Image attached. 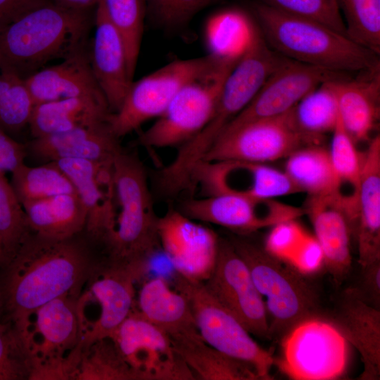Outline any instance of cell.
Segmentation results:
<instances>
[{
  "label": "cell",
  "instance_id": "24",
  "mask_svg": "<svg viewBox=\"0 0 380 380\" xmlns=\"http://www.w3.org/2000/svg\"><path fill=\"white\" fill-rule=\"evenodd\" d=\"M355 236L358 262L365 267L380 260V136L362 153Z\"/></svg>",
  "mask_w": 380,
  "mask_h": 380
},
{
  "label": "cell",
  "instance_id": "15",
  "mask_svg": "<svg viewBox=\"0 0 380 380\" xmlns=\"http://www.w3.org/2000/svg\"><path fill=\"white\" fill-rule=\"evenodd\" d=\"M210 293L255 336L269 338L265 301L250 271L229 239L220 236L210 277L203 281Z\"/></svg>",
  "mask_w": 380,
  "mask_h": 380
},
{
  "label": "cell",
  "instance_id": "29",
  "mask_svg": "<svg viewBox=\"0 0 380 380\" xmlns=\"http://www.w3.org/2000/svg\"><path fill=\"white\" fill-rule=\"evenodd\" d=\"M110 113L105 99L68 98L36 104L28 127L35 138L105 122Z\"/></svg>",
  "mask_w": 380,
  "mask_h": 380
},
{
  "label": "cell",
  "instance_id": "23",
  "mask_svg": "<svg viewBox=\"0 0 380 380\" xmlns=\"http://www.w3.org/2000/svg\"><path fill=\"white\" fill-rule=\"evenodd\" d=\"M26 145L28 153L46 162L67 158L110 161L122 147L108 121L35 137Z\"/></svg>",
  "mask_w": 380,
  "mask_h": 380
},
{
  "label": "cell",
  "instance_id": "39",
  "mask_svg": "<svg viewBox=\"0 0 380 380\" xmlns=\"http://www.w3.org/2000/svg\"><path fill=\"white\" fill-rule=\"evenodd\" d=\"M346 35L380 55V0H337Z\"/></svg>",
  "mask_w": 380,
  "mask_h": 380
},
{
  "label": "cell",
  "instance_id": "51",
  "mask_svg": "<svg viewBox=\"0 0 380 380\" xmlns=\"http://www.w3.org/2000/svg\"><path fill=\"white\" fill-rule=\"evenodd\" d=\"M3 313V300H2V295H1V291L0 287V320H1V316Z\"/></svg>",
  "mask_w": 380,
  "mask_h": 380
},
{
  "label": "cell",
  "instance_id": "19",
  "mask_svg": "<svg viewBox=\"0 0 380 380\" xmlns=\"http://www.w3.org/2000/svg\"><path fill=\"white\" fill-rule=\"evenodd\" d=\"M198 183L210 195L231 194L262 199L300 192L284 171L267 163L240 160L201 163L193 175L194 186Z\"/></svg>",
  "mask_w": 380,
  "mask_h": 380
},
{
  "label": "cell",
  "instance_id": "4",
  "mask_svg": "<svg viewBox=\"0 0 380 380\" xmlns=\"http://www.w3.org/2000/svg\"><path fill=\"white\" fill-rule=\"evenodd\" d=\"M253 10L266 42L289 60L348 75L380 68L379 55L322 23L258 2Z\"/></svg>",
  "mask_w": 380,
  "mask_h": 380
},
{
  "label": "cell",
  "instance_id": "36",
  "mask_svg": "<svg viewBox=\"0 0 380 380\" xmlns=\"http://www.w3.org/2000/svg\"><path fill=\"white\" fill-rule=\"evenodd\" d=\"M75 380H139L110 337L99 339L81 353Z\"/></svg>",
  "mask_w": 380,
  "mask_h": 380
},
{
  "label": "cell",
  "instance_id": "35",
  "mask_svg": "<svg viewBox=\"0 0 380 380\" xmlns=\"http://www.w3.org/2000/svg\"><path fill=\"white\" fill-rule=\"evenodd\" d=\"M10 183L22 205L75 192L69 178L54 161L36 167L25 163L11 172Z\"/></svg>",
  "mask_w": 380,
  "mask_h": 380
},
{
  "label": "cell",
  "instance_id": "9",
  "mask_svg": "<svg viewBox=\"0 0 380 380\" xmlns=\"http://www.w3.org/2000/svg\"><path fill=\"white\" fill-rule=\"evenodd\" d=\"M141 274L132 265L102 260L91 270L76 298L79 344L82 350L111 337L135 306V283Z\"/></svg>",
  "mask_w": 380,
  "mask_h": 380
},
{
  "label": "cell",
  "instance_id": "7",
  "mask_svg": "<svg viewBox=\"0 0 380 380\" xmlns=\"http://www.w3.org/2000/svg\"><path fill=\"white\" fill-rule=\"evenodd\" d=\"M229 241L247 265L263 298L270 338L281 340L300 322L323 317L318 295L307 275L246 238L233 236Z\"/></svg>",
  "mask_w": 380,
  "mask_h": 380
},
{
  "label": "cell",
  "instance_id": "37",
  "mask_svg": "<svg viewBox=\"0 0 380 380\" xmlns=\"http://www.w3.org/2000/svg\"><path fill=\"white\" fill-rule=\"evenodd\" d=\"M108 16L125 46L129 77L133 80L140 53L146 0H103Z\"/></svg>",
  "mask_w": 380,
  "mask_h": 380
},
{
  "label": "cell",
  "instance_id": "8",
  "mask_svg": "<svg viewBox=\"0 0 380 380\" xmlns=\"http://www.w3.org/2000/svg\"><path fill=\"white\" fill-rule=\"evenodd\" d=\"M240 52H220L215 63L185 84L166 110L139 136L144 147L180 146L196 135L210 119L224 82Z\"/></svg>",
  "mask_w": 380,
  "mask_h": 380
},
{
  "label": "cell",
  "instance_id": "30",
  "mask_svg": "<svg viewBox=\"0 0 380 380\" xmlns=\"http://www.w3.org/2000/svg\"><path fill=\"white\" fill-rule=\"evenodd\" d=\"M328 149L334 175V187L331 197L347 215L353 235L357 222V200L360 186L362 153L344 128L338 113L331 132Z\"/></svg>",
  "mask_w": 380,
  "mask_h": 380
},
{
  "label": "cell",
  "instance_id": "13",
  "mask_svg": "<svg viewBox=\"0 0 380 380\" xmlns=\"http://www.w3.org/2000/svg\"><path fill=\"white\" fill-rule=\"evenodd\" d=\"M292 108L280 115L255 120L223 132L203 162L267 163L286 158L302 147L322 144L324 137L308 135L298 129Z\"/></svg>",
  "mask_w": 380,
  "mask_h": 380
},
{
  "label": "cell",
  "instance_id": "5",
  "mask_svg": "<svg viewBox=\"0 0 380 380\" xmlns=\"http://www.w3.org/2000/svg\"><path fill=\"white\" fill-rule=\"evenodd\" d=\"M117 212L114 229L104 245L108 260L150 268L161 249L156 215L145 167L139 156L121 147L113 160Z\"/></svg>",
  "mask_w": 380,
  "mask_h": 380
},
{
  "label": "cell",
  "instance_id": "41",
  "mask_svg": "<svg viewBox=\"0 0 380 380\" xmlns=\"http://www.w3.org/2000/svg\"><path fill=\"white\" fill-rule=\"evenodd\" d=\"M257 2L318 22L347 37L337 0H257Z\"/></svg>",
  "mask_w": 380,
  "mask_h": 380
},
{
  "label": "cell",
  "instance_id": "18",
  "mask_svg": "<svg viewBox=\"0 0 380 380\" xmlns=\"http://www.w3.org/2000/svg\"><path fill=\"white\" fill-rule=\"evenodd\" d=\"M348 76V74L290 60L268 77L250 103L230 122L223 132L255 120L280 115L323 82Z\"/></svg>",
  "mask_w": 380,
  "mask_h": 380
},
{
  "label": "cell",
  "instance_id": "16",
  "mask_svg": "<svg viewBox=\"0 0 380 380\" xmlns=\"http://www.w3.org/2000/svg\"><path fill=\"white\" fill-rule=\"evenodd\" d=\"M180 211L192 220L220 225L241 234L296 220L305 214L304 208L275 198H253L231 194L190 198L182 203Z\"/></svg>",
  "mask_w": 380,
  "mask_h": 380
},
{
  "label": "cell",
  "instance_id": "21",
  "mask_svg": "<svg viewBox=\"0 0 380 380\" xmlns=\"http://www.w3.org/2000/svg\"><path fill=\"white\" fill-rule=\"evenodd\" d=\"M94 25L90 64L110 112L114 113L133 80L128 72L124 42L108 16L103 0L96 6Z\"/></svg>",
  "mask_w": 380,
  "mask_h": 380
},
{
  "label": "cell",
  "instance_id": "49",
  "mask_svg": "<svg viewBox=\"0 0 380 380\" xmlns=\"http://www.w3.org/2000/svg\"><path fill=\"white\" fill-rule=\"evenodd\" d=\"M53 3L70 9L89 11L96 6L100 0H51Z\"/></svg>",
  "mask_w": 380,
  "mask_h": 380
},
{
  "label": "cell",
  "instance_id": "2",
  "mask_svg": "<svg viewBox=\"0 0 380 380\" xmlns=\"http://www.w3.org/2000/svg\"><path fill=\"white\" fill-rule=\"evenodd\" d=\"M249 24L239 58L227 76L207 124L180 146L165 171L173 182H189L196 167L230 122L250 103L260 87L289 59L272 49L255 20Z\"/></svg>",
  "mask_w": 380,
  "mask_h": 380
},
{
  "label": "cell",
  "instance_id": "6",
  "mask_svg": "<svg viewBox=\"0 0 380 380\" xmlns=\"http://www.w3.org/2000/svg\"><path fill=\"white\" fill-rule=\"evenodd\" d=\"M77 294L56 298L11 325L22 350L27 379L75 380L79 344Z\"/></svg>",
  "mask_w": 380,
  "mask_h": 380
},
{
  "label": "cell",
  "instance_id": "28",
  "mask_svg": "<svg viewBox=\"0 0 380 380\" xmlns=\"http://www.w3.org/2000/svg\"><path fill=\"white\" fill-rule=\"evenodd\" d=\"M137 310L170 339L200 335L186 298L172 290L163 277L151 279L142 284Z\"/></svg>",
  "mask_w": 380,
  "mask_h": 380
},
{
  "label": "cell",
  "instance_id": "25",
  "mask_svg": "<svg viewBox=\"0 0 380 380\" xmlns=\"http://www.w3.org/2000/svg\"><path fill=\"white\" fill-rule=\"evenodd\" d=\"M25 81L35 105L82 96L106 99L93 73L89 56L83 48L58 64L37 70Z\"/></svg>",
  "mask_w": 380,
  "mask_h": 380
},
{
  "label": "cell",
  "instance_id": "42",
  "mask_svg": "<svg viewBox=\"0 0 380 380\" xmlns=\"http://www.w3.org/2000/svg\"><path fill=\"white\" fill-rule=\"evenodd\" d=\"M213 0H146L147 13L166 30L185 25Z\"/></svg>",
  "mask_w": 380,
  "mask_h": 380
},
{
  "label": "cell",
  "instance_id": "48",
  "mask_svg": "<svg viewBox=\"0 0 380 380\" xmlns=\"http://www.w3.org/2000/svg\"><path fill=\"white\" fill-rule=\"evenodd\" d=\"M51 0H0V31L30 11Z\"/></svg>",
  "mask_w": 380,
  "mask_h": 380
},
{
  "label": "cell",
  "instance_id": "1",
  "mask_svg": "<svg viewBox=\"0 0 380 380\" xmlns=\"http://www.w3.org/2000/svg\"><path fill=\"white\" fill-rule=\"evenodd\" d=\"M80 234L51 239L30 232L1 267L3 312L11 325L39 306L67 294L78 295L98 262Z\"/></svg>",
  "mask_w": 380,
  "mask_h": 380
},
{
  "label": "cell",
  "instance_id": "50",
  "mask_svg": "<svg viewBox=\"0 0 380 380\" xmlns=\"http://www.w3.org/2000/svg\"><path fill=\"white\" fill-rule=\"evenodd\" d=\"M4 263V255L1 244L0 243V267H1Z\"/></svg>",
  "mask_w": 380,
  "mask_h": 380
},
{
  "label": "cell",
  "instance_id": "3",
  "mask_svg": "<svg viewBox=\"0 0 380 380\" xmlns=\"http://www.w3.org/2000/svg\"><path fill=\"white\" fill-rule=\"evenodd\" d=\"M89 11L47 2L0 31V70L26 78L56 58L83 48L91 25Z\"/></svg>",
  "mask_w": 380,
  "mask_h": 380
},
{
  "label": "cell",
  "instance_id": "27",
  "mask_svg": "<svg viewBox=\"0 0 380 380\" xmlns=\"http://www.w3.org/2000/svg\"><path fill=\"white\" fill-rule=\"evenodd\" d=\"M312 222L315 237L324 254V265L341 281L351 266L350 221L331 196H308L304 208Z\"/></svg>",
  "mask_w": 380,
  "mask_h": 380
},
{
  "label": "cell",
  "instance_id": "26",
  "mask_svg": "<svg viewBox=\"0 0 380 380\" xmlns=\"http://www.w3.org/2000/svg\"><path fill=\"white\" fill-rule=\"evenodd\" d=\"M334 82L341 121L355 144L369 141L379 117L380 68Z\"/></svg>",
  "mask_w": 380,
  "mask_h": 380
},
{
  "label": "cell",
  "instance_id": "14",
  "mask_svg": "<svg viewBox=\"0 0 380 380\" xmlns=\"http://www.w3.org/2000/svg\"><path fill=\"white\" fill-rule=\"evenodd\" d=\"M139 380H195L169 336L134 308L110 337Z\"/></svg>",
  "mask_w": 380,
  "mask_h": 380
},
{
  "label": "cell",
  "instance_id": "17",
  "mask_svg": "<svg viewBox=\"0 0 380 380\" xmlns=\"http://www.w3.org/2000/svg\"><path fill=\"white\" fill-rule=\"evenodd\" d=\"M157 229L161 249L175 272L197 281L210 277L220 239L215 232L175 209L158 217Z\"/></svg>",
  "mask_w": 380,
  "mask_h": 380
},
{
  "label": "cell",
  "instance_id": "47",
  "mask_svg": "<svg viewBox=\"0 0 380 380\" xmlns=\"http://www.w3.org/2000/svg\"><path fill=\"white\" fill-rule=\"evenodd\" d=\"M362 267L360 288H355L368 304L380 309V260Z\"/></svg>",
  "mask_w": 380,
  "mask_h": 380
},
{
  "label": "cell",
  "instance_id": "44",
  "mask_svg": "<svg viewBox=\"0 0 380 380\" xmlns=\"http://www.w3.org/2000/svg\"><path fill=\"white\" fill-rule=\"evenodd\" d=\"M305 234L296 220L281 222L272 227L263 247L274 256L286 260Z\"/></svg>",
  "mask_w": 380,
  "mask_h": 380
},
{
  "label": "cell",
  "instance_id": "32",
  "mask_svg": "<svg viewBox=\"0 0 380 380\" xmlns=\"http://www.w3.org/2000/svg\"><path fill=\"white\" fill-rule=\"evenodd\" d=\"M171 341L196 379L262 380L252 365L214 348L205 342L201 335Z\"/></svg>",
  "mask_w": 380,
  "mask_h": 380
},
{
  "label": "cell",
  "instance_id": "11",
  "mask_svg": "<svg viewBox=\"0 0 380 380\" xmlns=\"http://www.w3.org/2000/svg\"><path fill=\"white\" fill-rule=\"evenodd\" d=\"M175 290L187 299L198 330L214 348L252 365L262 380L272 379L275 359L262 348L242 324L207 290L203 282L191 280L175 272Z\"/></svg>",
  "mask_w": 380,
  "mask_h": 380
},
{
  "label": "cell",
  "instance_id": "20",
  "mask_svg": "<svg viewBox=\"0 0 380 380\" xmlns=\"http://www.w3.org/2000/svg\"><path fill=\"white\" fill-rule=\"evenodd\" d=\"M113 160L54 161L70 180L87 210L85 230L89 238L103 247L114 229L117 215Z\"/></svg>",
  "mask_w": 380,
  "mask_h": 380
},
{
  "label": "cell",
  "instance_id": "45",
  "mask_svg": "<svg viewBox=\"0 0 380 380\" xmlns=\"http://www.w3.org/2000/svg\"><path fill=\"white\" fill-rule=\"evenodd\" d=\"M299 272L310 275L324 265V254L315 236L305 234L288 260Z\"/></svg>",
  "mask_w": 380,
  "mask_h": 380
},
{
  "label": "cell",
  "instance_id": "33",
  "mask_svg": "<svg viewBox=\"0 0 380 380\" xmlns=\"http://www.w3.org/2000/svg\"><path fill=\"white\" fill-rule=\"evenodd\" d=\"M285 173L308 196H331L334 175L329 150L322 144L302 147L286 158Z\"/></svg>",
  "mask_w": 380,
  "mask_h": 380
},
{
  "label": "cell",
  "instance_id": "22",
  "mask_svg": "<svg viewBox=\"0 0 380 380\" xmlns=\"http://www.w3.org/2000/svg\"><path fill=\"white\" fill-rule=\"evenodd\" d=\"M360 355L361 380L380 379V309L366 303L355 288L343 292L338 311L327 318Z\"/></svg>",
  "mask_w": 380,
  "mask_h": 380
},
{
  "label": "cell",
  "instance_id": "31",
  "mask_svg": "<svg viewBox=\"0 0 380 380\" xmlns=\"http://www.w3.org/2000/svg\"><path fill=\"white\" fill-rule=\"evenodd\" d=\"M32 232L51 239H67L85 229L87 213L76 192L23 204Z\"/></svg>",
  "mask_w": 380,
  "mask_h": 380
},
{
  "label": "cell",
  "instance_id": "43",
  "mask_svg": "<svg viewBox=\"0 0 380 380\" xmlns=\"http://www.w3.org/2000/svg\"><path fill=\"white\" fill-rule=\"evenodd\" d=\"M27 370L11 324L0 320V380L27 379Z\"/></svg>",
  "mask_w": 380,
  "mask_h": 380
},
{
  "label": "cell",
  "instance_id": "40",
  "mask_svg": "<svg viewBox=\"0 0 380 380\" xmlns=\"http://www.w3.org/2000/svg\"><path fill=\"white\" fill-rule=\"evenodd\" d=\"M30 232L23 205L5 174L0 172V243L4 255L3 266Z\"/></svg>",
  "mask_w": 380,
  "mask_h": 380
},
{
  "label": "cell",
  "instance_id": "12",
  "mask_svg": "<svg viewBox=\"0 0 380 380\" xmlns=\"http://www.w3.org/2000/svg\"><path fill=\"white\" fill-rule=\"evenodd\" d=\"M219 55L220 52L213 51L201 57L174 61L133 80L121 106L108 118L113 133L120 139L158 118L179 91L208 70Z\"/></svg>",
  "mask_w": 380,
  "mask_h": 380
},
{
  "label": "cell",
  "instance_id": "34",
  "mask_svg": "<svg viewBox=\"0 0 380 380\" xmlns=\"http://www.w3.org/2000/svg\"><path fill=\"white\" fill-rule=\"evenodd\" d=\"M336 80L319 84L293 107V120L300 131L315 137H324V134L333 131L338 118L334 87Z\"/></svg>",
  "mask_w": 380,
  "mask_h": 380
},
{
  "label": "cell",
  "instance_id": "46",
  "mask_svg": "<svg viewBox=\"0 0 380 380\" xmlns=\"http://www.w3.org/2000/svg\"><path fill=\"white\" fill-rule=\"evenodd\" d=\"M28 155L27 145L14 139L0 128V172H13L22 165Z\"/></svg>",
  "mask_w": 380,
  "mask_h": 380
},
{
  "label": "cell",
  "instance_id": "10",
  "mask_svg": "<svg viewBox=\"0 0 380 380\" xmlns=\"http://www.w3.org/2000/svg\"><path fill=\"white\" fill-rule=\"evenodd\" d=\"M281 341V356L274 363L291 379H336L347 368L349 343L324 317L300 322Z\"/></svg>",
  "mask_w": 380,
  "mask_h": 380
},
{
  "label": "cell",
  "instance_id": "38",
  "mask_svg": "<svg viewBox=\"0 0 380 380\" xmlns=\"http://www.w3.org/2000/svg\"><path fill=\"white\" fill-rule=\"evenodd\" d=\"M35 106L25 78L0 71V128L11 136L28 127Z\"/></svg>",
  "mask_w": 380,
  "mask_h": 380
}]
</instances>
